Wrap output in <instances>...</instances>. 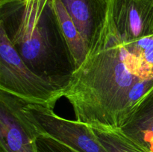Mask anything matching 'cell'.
Wrapping results in <instances>:
<instances>
[{
    "mask_svg": "<svg viewBox=\"0 0 153 152\" xmlns=\"http://www.w3.org/2000/svg\"><path fill=\"white\" fill-rule=\"evenodd\" d=\"M118 129L148 152H153V88L131 109Z\"/></svg>",
    "mask_w": 153,
    "mask_h": 152,
    "instance_id": "8",
    "label": "cell"
},
{
    "mask_svg": "<svg viewBox=\"0 0 153 152\" xmlns=\"http://www.w3.org/2000/svg\"><path fill=\"white\" fill-rule=\"evenodd\" d=\"M51 1L25 0L18 6L13 13V16L17 19V26L10 38L13 46H17L31 37L41 19L43 11Z\"/></svg>",
    "mask_w": 153,
    "mask_h": 152,
    "instance_id": "9",
    "label": "cell"
},
{
    "mask_svg": "<svg viewBox=\"0 0 153 152\" xmlns=\"http://www.w3.org/2000/svg\"><path fill=\"white\" fill-rule=\"evenodd\" d=\"M147 69L153 75V50L143 54L140 57Z\"/></svg>",
    "mask_w": 153,
    "mask_h": 152,
    "instance_id": "13",
    "label": "cell"
},
{
    "mask_svg": "<svg viewBox=\"0 0 153 152\" xmlns=\"http://www.w3.org/2000/svg\"><path fill=\"white\" fill-rule=\"evenodd\" d=\"M86 43L88 52L107 21L108 0H61Z\"/></svg>",
    "mask_w": 153,
    "mask_h": 152,
    "instance_id": "7",
    "label": "cell"
},
{
    "mask_svg": "<svg viewBox=\"0 0 153 152\" xmlns=\"http://www.w3.org/2000/svg\"><path fill=\"white\" fill-rule=\"evenodd\" d=\"M15 48L32 71L62 88L68 83L76 70L52 0L43 11L31 37Z\"/></svg>",
    "mask_w": 153,
    "mask_h": 152,
    "instance_id": "2",
    "label": "cell"
},
{
    "mask_svg": "<svg viewBox=\"0 0 153 152\" xmlns=\"http://www.w3.org/2000/svg\"><path fill=\"white\" fill-rule=\"evenodd\" d=\"M38 137L23 101L0 90V152H38Z\"/></svg>",
    "mask_w": 153,
    "mask_h": 152,
    "instance_id": "5",
    "label": "cell"
},
{
    "mask_svg": "<svg viewBox=\"0 0 153 152\" xmlns=\"http://www.w3.org/2000/svg\"><path fill=\"white\" fill-rule=\"evenodd\" d=\"M37 146L38 152H79L46 135L37 137Z\"/></svg>",
    "mask_w": 153,
    "mask_h": 152,
    "instance_id": "12",
    "label": "cell"
},
{
    "mask_svg": "<svg viewBox=\"0 0 153 152\" xmlns=\"http://www.w3.org/2000/svg\"><path fill=\"white\" fill-rule=\"evenodd\" d=\"M108 16L124 43L153 34V0H108Z\"/></svg>",
    "mask_w": 153,
    "mask_h": 152,
    "instance_id": "6",
    "label": "cell"
},
{
    "mask_svg": "<svg viewBox=\"0 0 153 152\" xmlns=\"http://www.w3.org/2000/svg\"><path fill=\"white\" fill-rule=\"evenodd\" d=\"M25 1V0H0V3L9 2V1Z\"/></svg>",
    "mask_w": 153,
    "mask_h": 152,
    "instance_id": "14",
    "label": "cell"
},
{
    "mask_svg": "<svg viewBox=\"0 0 153 152\" xmlns=\"http://www.w3.org/2000/svg\"><path fill=\"white\" fill-rule=\"evenodd\" d=\"M23 104L39 136H49L79 152H108L91 127L61 117L45 106Z\"/></svg>",
    "mask_w": 153,
    "mask_h": 152,
    "instance_id": "4",
    "label": "cell"
},
{
    "mask_svg": "<svg viewBox=\"0 0 153 152\" xmlns=\"http://www.w3.org/2000/svg\"><path fill=\"white\" fill-rule=\"evenodd\" d=\"M52 3L60 28L73 58L76 69L83 63L88 56V46L61 0H52Z\"/></svg>",
    "mask_w": 153,
    "mask_h": 152,
    "instance_id": "10",
    "label": "cell"
},
{
    "mask_svg": "<svg viewBox=\"0 0 153 152\" xmlns=\"http://www.w3.org/2000/svg\"><path fill=\"white\" fill-rule=\"evenodd\" d=\"M62 89L28 66L0 24V90L25 102L54 110L62 98Z\"/></svg>",
    "mask_w": 153,
    "mask_h": 152,
    "instance_id": "3",
    "label": "cell"
},
{
    "mask_svg": "<svg viewBox=\"0 0 153 152\" xmlns=\"http://www.w3.org/2000/svg\"><path fill=\"white\" fill-rule=\"evenodd\" d=\"M92 128L99 141L108 152H148L120 129Z\"/></svg>",
    "mask_w": 153,
    "mask_h": 152,
    "instance_id": "11",
    "label": "cell"
},
{
    "mask_svg": "<svg viewBox=\"0 0 153 152\" xmlns=\"http://www.w3.org/2000/svg\"><path fill=\"white\" fill-rule=\"evenodd\" d=\"M142 80L139 61L125 47L108 13L98 40L62 89V97L78 122L118 129L129 113L131 89Z\"/></svg>",
    "mask_w": 153,
    "mask_h": 152,
    "instance_id": "1",
    "label": "cell"
}]
</instances>
